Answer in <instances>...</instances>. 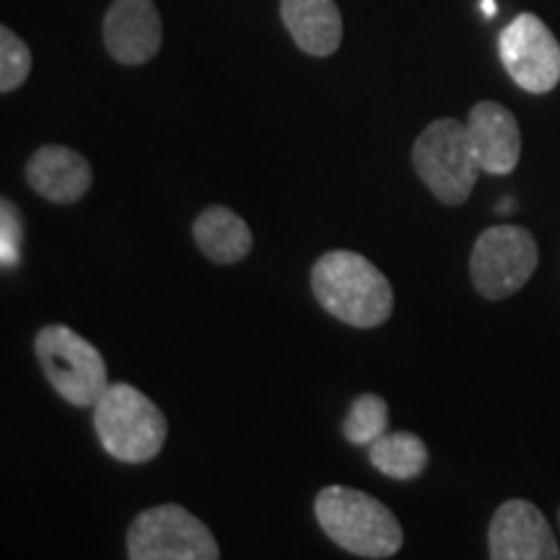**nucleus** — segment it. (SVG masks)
I'll list each match as a JSON object with an SVG mask.
<instances>
[{
    "instance_id": "nucleus-1",
    "label": "nucleus",
    "mask_w": 560,
    "mask_h": 560,
    "mask_svg": "<svg viewBox=\"0 0 560 560\" xmlns=\"http://www.w3.org/2000/svg\"><path fill=\"white\" fill-rule=\"evenodd\" d=\"M312 293L327 314L359 330L384 325L395 312V291L387 276L350 249L327 252L314 262Z\"/></svg>"
},
{
    "instance_id": "nucleus-2",
    "label": "nucleus",
    "mask_w": 560,
    "mask_h": 560,
    "mask_svg": "<svg viewBox=\"0 0 560 560\" xmlns=\"http://www.w3.org/2000/svg\"><path fill=\"white\" fill-rule=\"evenodd\" d=\"M314 516L338 548L353 556L382 560L397 556L405 542L402 524L380 499L346 486L322 488Z\"/></svg>"
},
{
    "instance_id": "nucleus-3",
    "label": "nucleus",
    "mask_w": 560,
    "mask_h": 560,
    "mask_svg": "<svg viewBox=\"0 0 560 560\" xmlns=\"http://www.w3.org/2000/svg\"><path fill=\"white\" fill-rule=\"evenodd\" d=\"M94 431L102 450L122 465H145L166 444L164 412L128 382H115L94 405Z\"/></svg>"
},
{
    "instance_id": "nucleus-4",
    "label": "nucleus",
    "mask_w": 560,
    "mask_h": 560,
    "mask_svg": "<svg viewBox=\"0 0 560 560\" xmlns=\"http://www.w3.org/2000/svg\"><path fill=\"white\" fill-rule=\"evenodd\" d=\"M412 166L444 206H465L482 174L475 159L467 122L439 117L412 143Z\"/></svg>"
},
{
    "instance_id": "nucleus-5",
    "label": "nucleus",
    "mask_w": 560,
    "mask_h": 560,
    "mask_svg": "<svg viewBox=\"0 0 560 560\" xmlns=\"http://www.w3.org/2000/svg\"><path fill=\"white\" fill-rule=\"evenodd\" d=\"M34 353L52 389L73 408H94L109 387L102 353L73 327L45 325L34 338Z\"/></svg>"
},
{
    "instance_id": "nucleus-6",
    "label": "nucleus",
    "mask_w": 560,
    "mask_h": 560,
    "mask_svg": "<svg viewBox=\"0 0 560 560\" xmlns=\"http://www.w3.org/2000/svg\"><path fill=\"white\" fill-rule=\"evenodd\" d=\"M537 262H540V249L532 231L516 223H499L475 240L470 280L486 301H503L529 283Z\"/></svg>"
},
{
    "instance_id": "nucleus-7",
    "label": "nucleus",
    "mask_w": 560,
    "mask_h": 560,
    "mask_svg": "<svg viewBox=\"0 0 560 560\" xmlns=\"http://www.w3.org/2000/svg\"><path fill=\"white\" fill-rule=\"evenodd\" d=\"M130 560H219L221 548L206 522L179 503L145 509L128 529Z\"/></svg>"
},
{
    "instance_id": "nucleus-8",
    "label": "nucleus",
    "mask_w": 560,
    "mask_h": 560,
    "mask_svg": "<svg viewBox=\"0 0 560 560\" xmlns=\"http://www.w3.org/2000/svg\"><path fill=\"white\" fill-rule=\"evenodd\" d=\"M503 68L527 94H550L560 83V45L535 13H520L499 37Z\"/></svg>"
},
{
    "instance_id": "nucleus-9",
    "label": "nucleus",
    "mask_w": 560,
    "mask_h": 560,
    "mask_svg": "<svg viewBox=\"0 0 560 560\" xmlns=\"http://www.w3.org/2000/svg\"><path fill=\"white\" fill-rule=\"evenodd\" d=\"M488 556L493 560H558L560 545L535 503L511 499L490 520Z\"/></svg>"
},
{
    "instance_id": "nucleus-10",
    "label": "nucleus",
    "mask_w": 560,
    "mask_h": 560,
    "mask_svg": "<svg viewBox=\"0 0 560 560\" xmlns=\"http://www.w3.org/2000/svg\"><path fill=\"white\" fill-rule=\"evenodd\" d=\"M104 47L120 66H143L164 42L159 9L153 0H112L104 16Z\"/></svg>"
},
{
    "instance_id": "nucleus-11",
    "label": "nucleus",
    "mask_w": 560,
    "mask_h": 560,
    "mask_svg": "<svg viewBox=\"0 0 560 560\" xmlns=\"http://www.w3.org/2000/svg\"><path fill=\"white\" fill-rule=\"evenodd\" d=\"M467 132L482 174L506 177L522 159V128L499 102H478L467 115Z\"/></svg>"
},
{
    "instance_id": "nucleus-12",
    "label": "nucleus",
    "mask_w": 560,
    "mask_h": 560,
    "mask_svg": "<svg viewBox=\"0 0 560 560\" xmlns=\"http://www.w3.org/2000/svg\"><path fill=\"white\" fill-rule=\"evenodd\" d=\"M26 182L39 198L55 206H73L86 198L94 185V170L83 153L68 145H42L26 161Z\"/></svg>"
},
{
    "instance_id": "nucleus-13",
    "label": "nucleus",
    "mask_w": 560,
    "mask_h": 560,
    "mask_svg": "<svg viewBox=\"0 0 560 560\" xmlns=\"http://www.w3.org/2000/svg\"><path fill=\"white\" fill-rule=\"evenodd\" d=\"M280 19L301 52L330 58L342 42V16L335 0H280Z\"/></svg>"
},
{
    "instance_id": "nucleus-14",
    "label": "nucleus",
    "mask_w": 560,
    "mask_h": 560,
    "mask_svg": "<svg viewBox=\"0 0 560 560\" xmlns=\"http://www.w3.org/2000/svg\"><path fill=\"white\" fill-rule=\"evenodd\" d=\"M195 244L210 262L236 265L255 247L247 221L226 206H210L192 223Z\"/></svg>"
},
{
    "instance_id": "nucleus-15",
    "label": "nucleus",
    "mask_w": 560,
    "mask_h": 560,
    "mask_svg": "<svg viewBox=\"0 0 560 560\" xmlns=\"http://www.w3.org/2000/svg\"><path fill=\"white\" fill-rule=\"evenodd\" d=\"M369 459L392 480H416L429 467V446L412 431L384 433L369 446Z\"/></svg>"
},
{
    "instance_id": "nucleus-16",
    "label": "nucleus",
    "mask_w": 560,
    "mask_h": 560,
    "mask_svg": "<svg viewBox=\"0 0 560 560\" xmlns=\"http://www.w3.org/2000/svg\"><path fill=\"white\" fill-rule=\"evenodd\" d=\"M389 405L380 395H359L350 402V410L342 420V436L353 446H371L387 433Z\"/></svg>"
},
{
    "instance_id": "nucleus-17",
    "label": "nucleus",
    "mask_w": 560,
    "mask_h": 560,
    "mask_svg": "<svg viewBox=\"0 0 560 560\" xmlns=\"http://www.w3.org/2000/svg\"><path fill=\"white\" fill-rule=\"evenodd\" d=\"M32 62L26 42L11 32V26H0V94H11L24 86L32 73Z\"/></svg>"
},
{
    "instance_id": "nucleus-18",
    "label": "nucleus",
    "mask_w": 560,
    "mask_h": 560,
    "mask_svg": "<svg viewBox=\"0 0 560 560\" xmlns=\"http://www.w3.org/2000/svg\"><path fill=\"white\" fill-rule=\"evenodd\" d=\"M21 240H24V215L16 202L3 198L0 200V262L5 270L19 262Z\"/></svg>"
},
{
    "instance_id": "nucleus-19",
    "label": "nucleus",
    "mask_w": 560,
    "mask_h": 560,
    "mask_svg": "<svg viewBox=\"0 0 560 560\" xmlns=\"http://www.w3.org/2000/svg\"><path fill=\"white\" fill-rule=\"evenodd\" d=\"M482 9H486L488 16H493V13H495V3H493V0H482Z\"/></svg>"
},
{
    "instance_id": "nucleus-20",
    "label": "nucleus",
    "mask_w": 560,
    "mask_h": 560,
    "mask_svg": "<svg viewBox=\"0 0 560 560\" xmlns=\"http://www.w3.org/2000/svg\"><path fill=\"white\" fill-rule=\"evenodd\" d=\"M558 529H560V506H558Z\"/></svg>"
}]
</instances>
